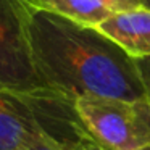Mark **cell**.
<instances>
[{"label": "cell", "mask_w": 150, "mask_h": 150, "mask_svg": "<svg viewBox=\"0 0 150 150\" xmlns=\"http://www.w3.org/2000/svg\"><path fill=\"white\" fill-rule=\"evenodd\" d=\"M31 45L37 74L53 94L73 102L84 95L145 97L137 60L97 28L36 10Z\"/></svg>", "instance_id": "obj_1"}, {"label": "cell", "mask_w": 150, "mask_h": 150, "mask_svg": "<svg viewBox=\"0 0 150 150\" xmlns=\"http://www.w3.org/2000/svg\"><path fill=\"white\" fill-rule=\"evenodd\" d=\"M82 126L108 150H139L150 144V100L84 95L74 100Z\"/></svg>", "instance_id": "obj_2"}, {"label": "cell", "mask_w": 150, "mask_h": 150, "mask_svg": "<svg viewBox=\"0 0 150 150\" xmlns=\"http://www.w3.org/2000/svg\"><path fill=\"white\" fill-rule=\"evenodd\" d=\"M31 0H0V87L39 95L44 87L31 45Z\"/></svg>", "instance_id": "obj_3"}, {"label": "cell", "mask_w": 150, "mask_h": 150, "mask_svg": "<svg viewBox=\"0 0 150 150\" xmlns=\"http://www.w3.org/2000/svg\"><path fill=\"white\" fill-rule=\"evenodd\" d=\"M62 95L20 94L0 87V150H24L49 132Z\"/></svg>", "instance_id": "obj_4"}, {"label": "cell", "mask_w": 150, "mask_h": 150, "mask_svg": "<svg viewBox=\"0 0 150 150\" xmlns=\"http://www.w3.org/2000/svg\"><path fill=\"white\" fill-rule=\"evenodd\" d=\"M97 29L120 45L131 58L150 57V10L147 8L115 11L98 24Z\"/></svg>", "instance_id": "obj_5"}, {"label": "cell", "mask_w": 150, "mask_h": 150, "mask_svg": "<svg viewBox=\"0 0 150 150\" xmlns=\"http://www.w3.org/2000/svg\"><path fill=\"white\" fill-rule=\"evenodd\" d=\"M36 10L49 11L82 26L97 28L115 13L108 0H31Z\"/></svg>", "instance_id": "obj_6"}, {"label": "cell", "mask_w": 150, "mask_h": 150, "mask_svg": "<svg viewBox=\"0 0 150 150\" xmlns=\"http://www.w3.org/2000/svg\"><path fill=\"white\" fill-rule=\"evenodd\" d=\"M65 144L69 147V150H108V149H105L103 145H100V144L86 131V127L82 126V123H81V126L76 129L73 139L68 140V142H65Z\"/></svg>", "instance_id": "obj_7"}, {"label": "cell", "mask_w": 150, "mask_h": 150, "mask_svg": "<svg viewBox=\"0 0 150 150\" xmlns=\"http://www.w3.org/2000/svg\"><path fill=\"white\" fill-rule=\"evenodd\" d=\"M24 150H69V147L60 139L53 137L52 134H44L40 139H37L34 144L26 147Z\"/></svg>", "instance_id": "obj_8"}, {"label": "cell", "mask_w": 150, "mask_h": 150, "mask_svg": "<svg viewBox=\"0 0 150 150\" xmlns=\"http://www.w3.org/2000/svg\"><path fill=\"white\" fill-rule=\"evenodd\" d=\"M137 68H139V74L145 89V97L150 100V57L137 60Z\"/></svg>", "instance_id": "obj_9"}, {"label": "cell", "mask_w": 150, "mask_h": 150, "mask_svg": "<svg viewBox=\"0 0 150 150\" xmlns=\"http://www.w3.org/2000/svg\"><path fill=\"white\" fill-rule=\"evenodd\" d=\"M108 4L115 8V11L131 10V8H140L142 4L139 0H108Z\"/></svg>", "instance_id": "obj_10"}, {"label": "cell", "mask_w": 150, "mask_h": 150, "mask_svg": "<svg viewBox=\"0 0 150 150\" xmlns=\"http://www.w3.org/2000/svg\"><path fill=\"white\" fill-rule=\"evenodd\" d=\"M140 4H142L144 8H147V10H150V0H139Z\"/></svg>", "instance_id": "obj_11"}, {"label": "cell", "mask_w": 150, "mask_h": 150, "mask_svg": "<svg viewBox=\"0 0 150 150\" xmlns=\"http://www.w3.org/2000/svg\"><path fill=\"white\" fill-rule=\"evenodd\" d=\"M139 150H150V144H149V145H145V147H142V149H139Z\"/></svg>", "instance_id": "obj_12"}]
</instances>
